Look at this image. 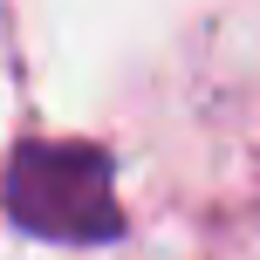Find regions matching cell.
<instances>
[{"label":"cell","instance_id":"obj_1","mask_svg":"<svg viewBox=\"0 0 260 260\" xmlns=\"http://www.w3.org/2000/svg\"><path fill=\"white\" fill-rule=\"evenodd\" d=\"M0 206L21 233L55 240V247H110L123 240L117 206V165L103 144L76 137H35L0 171Z\"/></svg>","mask_w":260,"mask_h":260}]
</instances>
